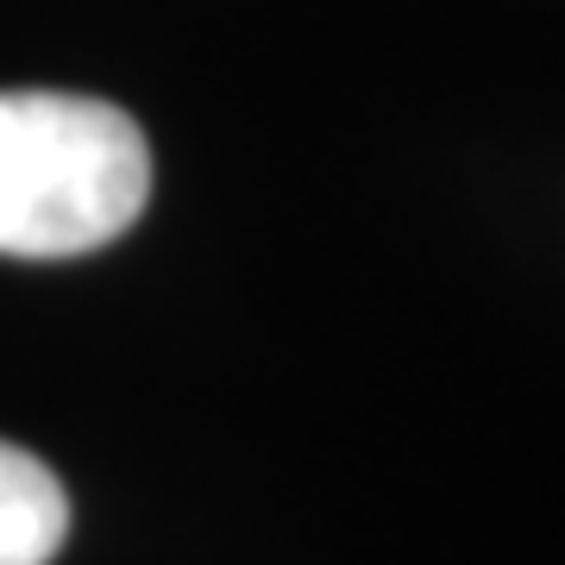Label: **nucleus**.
I'll return each instance as SVG.
<instances>
[{
	"instance_id": "nucleus-1",
	"label": "nucleus",
	"mask_w": 565,
	"mask_h": 565,
	"mask_svg": "<svg viewBox=\"0 0 565 565\" xmlns=\"http://www.w3.org/2000/svg\"><path fill=\"white\" fill-rule=\"evenodd\" d=\"M151 202L139 120L95 95H0V258L102 252Z\"/></svg>"
},
{
	"instance_id": "nucleus-2",
	"label": "nucleus",
	"mask_w": 565,
	"mask_h": 565,
	"mask_svg": "<svg viewBox=\"0 0 565 565\" xmlns=\"http://www.w3.org/2000/svg\"><path fill=\"white\" fill-rule=\"evenodd\" d=\"M70 534V497L25 446L0 440V565H51Z\"/></svg>"
}]
</instances>
